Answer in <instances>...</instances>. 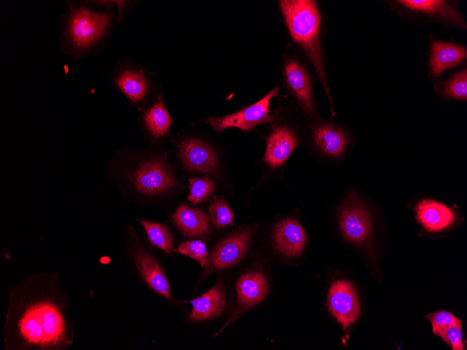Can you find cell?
Segmentation results:
<instances>
[{
	"label": "cell",
	"mask_w": 467,
	"mask_h": 350,
	"mask_svg": "<svg viewBox=\"0 0 467 350\" xmlns=\"http://www.w3.org/2000/svg\"><path fill=\"white\" fill-rule=\"evenodd\" d=\"M73 338L65 295L57 277H31L10 290L4 325L6 349H64Z\"/></svg>",
	"instance_id": "obj_1"
},
{
	"label": "cell",
	"mask_w": 467,
	"mask_h": 350,
	"mask_svg": "<svg viewBox=\"0 0 467 350\" xmlns=\"http://www.w3.org/2000/svg\"><path fill=\"white\" fill-rule=\"evenodd\" d=\"M108 8L99 11L90 1H66L59 20V43L66 54L80 59L100 51L112 24Z\"/></svg>",
	"instance_id": "obj_2"
},
{
	"label": "cell",
	"mask_w": 467,
	"mask_h": 350,
	"mask_svg": "<svg viewBox=\"0 0 467 350\" xmlns=\"http://www.w3.org/2000/svg\"><path fill=\"white\" fill-rule=\"evenodd\" d=\"M278 4L292 38L312 61L332 105L319 41L321 17L316 3L311 0H281Z\"/></svg>",
	"instance_id": "obj_3"
},
{
	"label": "cell",
	"mask_w": 467,
	"mask_h": 350,
	"mask_svg": "<svg viewBox=\"0 0 467 350\" xmlns=\"http://www.w3.org/2000/svg\"><path fill=\"white\" fill-rule=\"evenodd\" d=\"M127 177L137 193L150 197L166 195L178 184L171 166L161 156L141 159Z\"/></svg>",
	"instance_id": "obj_4"
},
{
	"label": "cell",
	"mask_w": 467,
	"mask_h": 350,
	"mask_svg": "<svg viewBox=\"0 0 467 350\" xmlns=\"http://www.w3.org/2000/svg\"><path fill=\"white\" fill-rule=\"evenodd\" d=\"M235 305L230 316L214 336L219 335L243 314L259 304L267 296L268 283L266 275L259 267H253L243 272L236 279Z\"/></svg>",
	"instance_id": "obj_5"
},
{
	"label": "cell",
	"mask_w": 467,
	"mask_h": 350,
	"mask_svg": "<svg viewBox=\"0 0 467 350\" xmlns=\"http://www.w3.org/2000/svg\"><path fill=\"white\" fill-rule=\"evenodd\" d=\"M254 228L245 226L225 236L209 254V265L201 275L206 278L210 275L234 267L245 257L250 245Z\"/></svg>",
	"instance_id": "obj_6"
},
{
	"label": "cell",
	"mask_w": 467,
	"mask_h": 350,
	"mask_svg": "<svg viewBox=\"0 0 467 350\" xmlns=\"http://www.w3.org/2000/svg\"><path fill=\"white\" fill-rule=\"evenodd\" d=\"M278 91L279 87H276L259 101L238 112L223 117H210L205 122L217 133L231 127L250 131L260 124L270 122L273 120L269 110L271 99L278 95Z\"/></svg>",
	"instance_id": "obj_7"
},
{
	"label": "cell",
	"mask_w": 467,
	"mask_h": 350,
	"mask_svg": "<svg viewBox=\"0 0 467 350\" xmlns=\"http://www.w3.org/2000/svg\"><path fill=\"white\" fill-rule=\"evenodd\" d=\"M338 223L348 241L364 245L372 233V221L367 208L357 196L350 194L338 209Z\"/></svg>",
	"instance_id": "obj_8"
},
{
	"label": "cell",
	"mask_w": 467,
	"mask_h": 350,
	"mask_svg": "<svg viewBox=\"0 0 467 350\" xmlns=\"http://www.w3.org/2000/svg\"><path fill=\"white\" fill-rule=\"evenodd\" d=\"M132 257L139 275L153 291L173 305L182 307V304L173 296L170 283L157 258L138 240L132 247Z\"/></svg>",
	"instance_id": "obj_9"
},
{
	"label": "cell",
	"mask_w": 467,
	"mask_h": 350,
	"mask_svg": "<svg viewBox=\"0 0 467 350\" xmlns=\"http://www.w3.org/2000/svg\"><path fill=\"white\" fill-rule=\"evenodd\" d=\"M329 310L343 330L352 325L360 314L357 292L352 282L338 279L332 283L328 292Z\"/></svg>",
	"instance_id": "obj_10"
},
{
	"label": "cell",
	"mask_w": 467,
	"mask_h": 350,
	"mask_svg": "<svg viewBox=\"0 0 467 350\" xmlns=\"http://www.w3.org/2000/svg\"><path fill=\"white\" fill-rule=\"evenodd\" d=\"M188 302L192 305V310L187 316V321L190 323H198L220 316L227 305L223 283L218 281L207 291Z\"/></svg>",
	"instance_id": "obj_11"
},
{
	"label": "cell",
	"mask_w": 467,
	"mask_h": 350,
	"mask_svg": "<svg viewBox=\"0 0 467 350\" xmlns=\"http://www.w3.org/2000/svg\"><path fill=\"white\" fill-rule=\"evenodd\" d=\"M178 150L184 166L191 172L211 173L217 168L216 152L200 139L188 138L181 140Z\"/></svg>",
	"instance_id": "obj_12"
},
{
	"label": "cell",
	"mask_w": 467,
	"mask_h": 350,
	"mask_svg": "<svg viewBox=\"0 0 467 350\" xmlns=\"http://www.w3.org/2000/svg\"><path fill=\"white\" fill-rule=\"evenodd\" d=\"M273 244L281 254L287 257L300 255L306 243V235L296 219L288 217L275 224Z\"/></svg>",
	"instance_id": "obj_13"
},
{
	"label": "cell",
	"mask_w": 467,
	"mask_h": 350,
	"mask_svg": "<svg viewBox=\"0 0 467 350\" xmlns=\"http://www.w3.org/2000/svg\"><path fill=\"white\" fill-rule=\"evenodd\" d=\"M115 85L132 103H143L148 96L151 84L145 72L140 68L124 66L113 77Z\"/></svg>",
	"instance_id": "obj_14"
},
{
	"label": "cell",
	"mask_w": 467,
	"mask_h": 350,
	"mask_svg": "<svg viewBox=\"0 0 467 350\" xmlns=\"http://www.w3.org/2000/svg\"><path fill=\"white\" fill-rule=\"evenodd\" d=\"M285 75L288 87L306 112L312 115L315 109L312 101V83L304 66L298 61L290 59L285 63Z\"/></svg>",
	"instance_id": "obj_15"
},
{
	"label": "cell",
	"mask_w": 467,
	"mask_h": 350,
	"mask_svg": "<svg viewBox=\"0 0 467 350\" xmlns=\"http://www.w3.org/2000/svg\"><path fill=\"white\" fill-rule=\"evenodd\" d=\"M417 221L428 231L438 232L448 228L454 220L453 211L442 203L424 199L415 207Z\"/></svg>",
	"instance_id": "obj_16"
},
{
	"label": "cell",
	"mask_w": 467,
	"mask_h": 350,
	"mask_svg": "<svg viewBox=\"0 0 467 350\" xmlns=\"http://www.w3.org/2000/svg\"><path fill=\"white\" fill-rule=\"evenodd\" d=\"M396 2L405 8L424 13L461 29H466L464 17L445 1L440 0H399Z\"/></svg>",
	"instance_id": "obj_17"
},
{
	"label": "cell",
	"mask_w": 467,
	"mask_h": 350,
	"mask_svg": "<svg viewBox=\"0 0 467 350\" xmlns=\"http://www.w3.org/2000/svg\"><path fill=\"white\" fill-rule=\"evenodd\" d=\"M294 132L285 126L276 127L269 135L264 161L272 168L281 166L296 147Z\"/></svg>",
	"instance_id": "obj_18"
},
{
	"label": "cell",
	"mask_w": 467,
	"mask_h": 350,
	"mask_svg": "<svg viewBox=\"0 0 467 350\" xmlns=\"http://www.w3.org/2000/svg\"><path fill=\"white\" fill-rule=\"evenodd\" d=\"M172 217L176 227L185 238L204 237L210 232L209 217L201 209L183 204L175 210Z\"/></svg>",
	"instance_id": "obj_19"
},
{
	"label": "cell",
	"mask_w": 467,
	"mask_h": 350,
	"mask_svg": "<svg viewBox=\"0 0 467 350\" xmlns=\"http://www.w3.org/2000/svg\"><path fill=\"white\" fill-rule=\"evenodd\" d=\"M467 57V49L454 43L434 41L430 55V68L438 76L444 71L460 64Z\"/></svg>",
	"instance_id": "obj_20"
},
{
	"label": "cell",
	"mask_w": 467,
	"mask_h": 350,
	"mask_svg": "<svg viewBox=\"0 0 467 350\" xmlns=\"http://www.w3.org/2000/svg\"><path fill=\"white\" fill-rule=\"evenodd\" d=\"M313 138L318 149L326 155L338 157L345 150L347 140L343 131L331 124L317 126Z\"/></svg>",
	"instance_id": "obj_21"
},
{
	"label": "cell",
	"mask_w": 467,
	"mask_h": 350,
	"mask_svg": "<svg viewBox=\"0 0 467 350\" xmlns=\"http://www.w3.org/2000/svg\"><path fill=\"white\" fill-rule=\"evenodd\" d=\"M143 122L145 130L154 139H158L168 132L172 119L161 99L143 112Z\"/></svg>",
	"instance_id": "obj_22"
},
{
	"label": "cell",
	"mask_w": 467,
	"mask_h": 350,
	"mask_svg": "<svg viewBox=\"0 0 467 350\" xmlns=\"http://www.w3.org/2000/svg\"><path fill=\"white\" fill-rule=\"evenodd\" d=\"M150 243L168 254L175 251L173 238L169 227L162 223L139 219Z\"/></svg>",
	"instance_id": "obj_23"
},
{
	"label": "cell",
	"mask_w": 467,
	"mask_h": 350,
	"mask_svg": "<svg viewBox=\"0 0 467 350\" xmlns=\"http://www.w3.org/2000/svg\"><path fill=\"white\" fill-rule=\"evenodd\" d=\"M187 200L194 205L206 201L216 190L215 182L208 176L194 177L189 180Z\"/></svg>",
	"instance_id": "obj_24"
},
{
	"label": "cell",
	"mask_w": 467,
	"mask_h": 350,
	"mask_svg": "<svg viewBox=\"0 0 467 350\" xmlns=\"http://www.w3.org/2000/svg\"><path fill=\"white\" fill-rule=\"evenodd\" d=\"M213 225L217 228L234 226V214L223 197L215 198L208 208Z\"/></svg>",
	"instance_id": "obj_25"
},
{
	"label": "cell",
	"mask_w": 467,
	"mask_h": 350,
	"mask_svg": "<svg viewBox=\"0 0 467 350\" xmlns=\"http://www.w3.org/2000/svg\"><path fill=\"white\" fill-rule=\"evenodd\" d=\"M175 252L189 256L197 261L202 268L206 269L209 265V253L206 245L200 240L186 241L179 245Z\"/></svg>",
	"instance_id": "obj_26"
},
{
	"label": "cell",
	"mask_w": 467,
	"mask_h": 350,
	"mask_svg": "<svg viewBox=\"0 0 467 350\" xmlns=\"http://www.w3.org/2000/svg\"><path fill=\"white\" fill-rule=\"evenodd\" d=\"M426 317L431 323L433 334L440 336L444 341H445L447 330L452 326L462 321L452 313L445 310L429 314L426 315Z\"/></svg>",
	"instance_id": "obj_27"
},
{
	"label": "cell",
	"mask_w": 467,
	"mask_h": 350,
	"mask_svg": "<svg viewBox=\"0 0 467 350\" xmlns=\"http://www.w3.org/2000/svg\"><path fill=\"white\" fill-rule=\"evenodd\" d=\"M444 94L457 99H467V70L464 69L452 76L447 82Z\"/></svg>",
	"instance_id": "obj_28"
},
{
	"label": "cell",
	"mask_w": 467,
	"mask_h": 350,
	"mask_svg": "<svg viewBox=\"0 0 467 350\" xmlns=\"http://www.w3.org/2000/svg\"><path fill=\"white\" fill-rule=\"evenodd\" d=\"M462 321L450 327L445 333V342L450 345L453 350L464 349L462 340Z\"/></svg>",
	"instance_id": "obj_29"
}]
</instances>
